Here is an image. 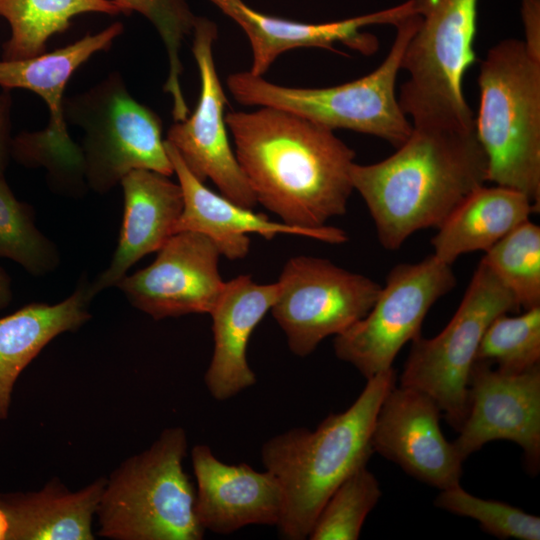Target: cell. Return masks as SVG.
Instances as JSON below:
<instances>
[{"instance_id": "24", "label": "cell", "mask_w": 540, "mask_h": 540, "mask_svg": "<svg viewBox=\"0 0 540 540\" xmlns=\"http://www.w3.org/2000/svg\"><path fill=\"white\" fill-rule=\"evenodd\" d=\"M535 213L529 198L503 186H482L470 193L437 228L433 255L451 265L459 256L486 252Z\"/></svg>"}, {"instance_id": "6", "label": "cell", "mask_w": 540, "mask_h": 540, "mask_svg": "<svg viewBox=\"0 0 540 540\" xmlns=\"http://www.w3.org/2000/svg\"><path fill=\"white\" fill-rule=\"evenodd\" d=\"M420 19L421 15H414L397 24L395 39L382 63L354 81L324 88H299L242 71L228 75L227 89L241 105L287 110L333 131L348 129L377 136L397 148L409 137L412 125L396 97V79Z\"/></svg>"}, {"instance_id": "10", "label": "cell", "mask_w": 540, "mask_h": 540, "mask_svg": "<svg viewBox=\"0 0 540 540\" xmlns=\"http://www.w3.org/2000/svg\"><path fill=\"white\" fill-rule=\"evenodd\" d=\"M124 26L114 22L96 34L37 56L0 59V87L27 89L40 96L49 110L42 131L21 132L12 139L11 157L26 167H45L57 185H78L84 179L80 146L74 143L64 115V90L73 73L94 54L108 50Z\"/></svg>"}, {"instance_id": "27", "label": "cell", "mask_w": 540, "mask_h": 540, "mask_svg": "<svg viewBox=\"0 0 540 540\" xmlns=\"http://www.w3.org/2000/svg\"><path fill=\"white\" fill-rule=\"evenodd\" d=\"M0 258H8L34 276L53 271L59 255L36 227L32 207L19 201L0 176Z\"/></svg>"}, {"instance_id": "12", "label": "cell", "mask_w": 540, "mask_h": 540, "mask_svg": "<svg viewBox=\"0 0 540 540\" xmlns=\"http://www.w3.org/2000/svg\"><path fill=\"white\" fill-rule=\"evenodd\" d=\"M270 309L290 351L310 355L327 337L344 332L375 303L381 285L328 259L298 255L286 261Z\"/></svg>"}, {"instance_id": "7", "label": "cell", "mask_w": 540, "mask_h": 540, "mask_svg": "<svg viewBox=\"0 0 540 540\" xmlns=\"http://www.w3.org/2000/svg\"><path fill=\"white\" fill-rule=\"evenodd\" d=\"M64 115L84 132V179L95 192H108L133 170L174 174L160 117L129 93L118 73L64 99Z\"/></svg>"}, {"instance_id": "34", "label": "cell", "mask_w": 540, "mask_h": 540, "mask_svg": "<svg viewBox=\"0 0 540 540\" xmlns=\"http://www.w3.org/2000/svg\"><path fill=\"white\" fill-rule=\"evenodd\" d=\"M12 286L8 274L0 267V310L6 308L12 300Z\"/></svg>"}, {"instance_id": "5", "label": "cell", "mask_w": 540, "mask_h": 540, "mask_svg": "<svg viewBox=\"0 0 540 540\" xmlns=\"http://www.w3.org/2000/svg\"><path fill=\"white\" fill-rule=\"evenodd\" d=\"M187 436L165 429L113 472L98 504L100 536L116 540H200L195 490L183 468Z\"/></svg>"}, {"instance_id": "8", "label": "cell", "mask_w": 540, "mask_h": 540, "mask_svg": "<svg viewBox=\"0 0 540 540\" xmlns=\"http://www.w3.org/2000/svg\"><path fill=\"white\" fill-rule=\"evenodd\" d=\"M477 4L478 0H428L401 64L409 79L398 101L413 124H475L462 83L475 61Z\"/></svg>"}, {"instance_id": "14", "label": "cell", "mask_w": 540, "mask_h": 540, "mask_svg": "<svg viewBox=\"0 0 540 540\" xmlns=\"http://www.w3.org/2000/svg\"><path fill=\"white\" fill-rule=\"evenodd\" d=\"M453 442L459 456L495 440L518 444L529 473L540 467V368L521 373L492 369L475 361L468 383V412Z\"/></svg>"}, {"instance_id": "29", "label": "cell", "mask_w": 540, "mask_h": 540, "mask_svg": "<svg viewBox=\"0 0 540 540\" xmlns=\"http://www.w3.org/2000/svg\"><path fill=\"white\" fill-rule=\"evenodd\" d=\"M476 361L496 364L506 373H521L540 362V306L521 315L497 316L480 341Z\"/></svg>"}, {"instance_id": "22", "label": "cell", "mask_w": 540, "mask_h": 540, "mask_svg": "<svg viewBox=\"0 0 540 540\" xmlns=\"http://www.w3.org/2000/svg\"><path fill=\"white\" fill-rule=\"evenodd\" d=\"M95 295L82 279L65 300L31 303L0 318V420L8 416L14 384L26 366L56 336L75 331L91 317Z\"/></svg>"}, {"instance_id": "9", "label": "cell", "mask_w": 540, "mask_h": 540, "mask_svg": "<svg viewBox=\"0 0 540 540\" xmlns=\"http://www.w3.org/2000/svg\"><path fill=\"white\" fill-rule=\"evenodd\" d=\"M512 293L480 261L447 326L412 341L401 385L428 394L457 431L468 412V383L480 341L499 315L519 310Z\"/></svg>"}, {"instance_id": "26", "label": "cell", "mask_w": 540, "mask_h": 540, "mask_svg": "<svg viewBox=\"0 0 540 540\" xmlns=\"http://www.w3.org/2000/svg\"><path fill=\"white\" fill-rule=\"evenodd\" d=\"M481 261L512 293L519 308L540 306V227L527 220L489 248Z\"/></svg>"}, {"instance_id": "31", "label": "cell", "mask_w": 540, "mask_h": 540, "mask_svg": "<svg viewBox=\"0 0 540 540\" xmlns=\"http://www.w3.org/2000/svg\"><path fill=\"white\" fill-rule=\"evenodd\" d=\"M435 505L476 520L485 532L501 539H540L538 516L504 502L478 498L465 491L460 484L441 490Z\"/></svg>"}, {"instance_id": "2", "label": "cell", "mask_w": 540, "mask_h": 540, "mask_svg": "<svg viewBox=\"0 0 540 540\" xmlns=\"http://www.w3.org/2000/svg\"><path fill=\"white\" fill-rule=\"evenodd\" d=\"M487 157L475 124L418 123L386 159L354 163L353 189L363 198L378 240L396 250L415 232L438 228L487 182Z\"/></svg>"}, {"instance_id": "13", "label": "cell", "mask_w": 540, "mask_h": 540, "mask_svg": "<svg viewBox=\"0 0 540 540\" xmlns=\"http://www.w3.org/2000/svg\"><path fill=\"white\" fill-rule=\"evenodd\" d=\"M191 36L192 53L200 77L199 100L193 113L170 126L165 140L176 149L197 179L211 180L221 195L253 209L257 204L256 197L228 136L224 115L227 97L213 56L217 25L209 18L197 16Z\"/></svg>"}, {"instance_id": "3", "label": "cell", "mask_w": 540, "mask_h": 540, "mask_svg": "<svg viewBox=\"0 0 540 540\" xmlns=\"http://www.w3.org/2000/svg\"><path fill=\"white\" fill-rule=\"evenodd\" d=\"M395 383L396 372L391 367L367 379L350 407L328 415L315 430L292 428L262 444L261 461L283 494L276 527L284 539H308L331 494L349 475L366 466L373 453L371 438L379 408Z\"/></svg>"}, {"instance_id": "1", "label": "cell", "mask_w": 540, "mask_h": 540, "mask_svg": "<svg viewBox=\"0 0 540 540\" xmlns=\"http://www.w3.org/2000/svg\"><path fill=\"white\" fill-rule=\"evenodd\" d=\"M225 120L257 203L281 222L320 229L346 213L355 152L333 130L269 106Z\"/></svg>"}, {"instance_id": "4", "label": "cell", "mask_w": 540, "mask_h": 540, "mask_svg": "<svg viewBox=\"0 0 540 540\" xmlns=\"http://www.w3.org/2000/svg\"><path fill=\"white\" fill-rule=\"evenodd\" d=\"M475 129L487 181L525 194L540 211V61L523 41L494 45L481 62Z\"/></svg>"}, {"instance_id": "16", "label": "cell", "mask_w": 540, "mask_h": 540, "mask_svg": "<svg viewBox=\"0 0 540 540\" xmlns=\"http://www.w3.org/2000/svg\"><path fill=\"white\" fill-rule=\"evenodd\" d=\"M234 21L246 34L252 54L248 70L263 76L283 53L296 48H323L336 51L344 44L364 55L378 50V39L362 29L371 25H394L421 15L427 0H407L377 12L326 23H304L271 16L249 6L243 0H208Z\"/></svg>"}, {"instance_id": "20", "label": "cell", "mask_w": 540, "mask_h": 540, "mask_svg": "<svg viewBox=\"0 0 540 540\" xmlns=\"http://www.w3.org/2000/svg\"><path fill=\"white\" fill-rule=\"evenodd\" d=\"M277 283L259 284L249 275L225 282L210 312L213 353L204 375L205 386L217 401H225L256 384L247 360L249 339L271 309Z\"/></svg>"}, {"instance_id": "18", "label": "cell", "mask_w": 540, "mask_h": 540, "mask_svg": "<svg viewBox=\"0 0 540 540\" xmlns=\"http://www.w3.org/2000/svg\"><path fill=\"white\" fill-rule=\"evenodd\" d=\"M191 460L197 483L195 514L204 530L228 535L248 525L278 524L283 494L269 471L224 463L205 444L192 448Z\"/></svg>"}, {"instance_id": "19", "label": "cell", "mask_w": 540, "mask_h": 540, "mask_svg": "<svg viewBox=\"0 0 540 540\" xmlns=\"http://www.w3.org/2000/svg\"><path fill=\"white\" fill-rule=\"evenodd\" d=\"M165 148L174 174L183 193V211L175 233L193 231L210 238L221 255L229 260L245 258L250 250L249 234H258L271 240L280 234L313 238L329 244L348 240L347 233L338 227L304 229L275 222L261 213L238 205L223 195L211 191L185 166L176 149L165 140Z\"/></svg>"}, {"instance_id": "35", "label": "cell", "mask_w": 540, "mask_h": 540, "mask_svg": "<svg viewBox=\"0 0 540 540\" xmlns=\"http://www.w3.org/2000/svg\"><path fill=\"white\" fill-rule=\"evenodd\" d=\"M8 528H9V525H8L7 517L0 506V540H6Z\"/></svg>"}, {"instance_id": "32", "label": "cell", "mask_w": 540, "mask_h": 540, "mask_svg": "<svg viewBox=\"0 0 540 540\" xmlns=\"http://www.w3.org/2000/svg\"><path fill=\"white\" fill-rule=\"evenodd\" d=\"M521 18L524 25V46L528 54L540 61V0H522Z\"/></svg>"}, {"instance_id": "21", "label": "cell", "mask_w": 540, "mask_h": 540, "mask_svg": "<svg viewBox=\"0 0 540 540\" xmlns=\"http://www.w3.org/2000/svg\"><path fill=\"white\" fill-rule=\"evenodd\" d=\"M124 212L117 248L108 268L91 283L94 295L117 286L138 260L157 252L175 234L183 211L179 183L161 173L138 169L120 182Z\"/></svg>"}, {"instance_id": "11", "label": "cell", "mask_w": 540, "mask_h": 540, "mask_svg": "<svg viewBox=\"0 0 540 540\" xmlns=\"http://www.w3.org/2000/svg\"><path fill=\"white\" fill-rule=\"evenodd\" d=\"M456 281L451 265L433 254L420 262L396 265L370 311L335 336V355L366 379L391 368L402 347L421 335L429 309Z\"/></svg>"}, {"instance_id": "17", "label": "cell", "mask_w": 540, "mask_h": 540, "mask_svg": "<svg viewBox=\"0 0 540 540\" xmlns=\"http://www.w3.org/2000/svg\"><path fill=\"white\" fill-rule=\"evenodd\" d=\"M440 412L428 394L395 385L379 408L371 445L407 474L443 490L460 484L464 460L444 437Z\"/></svg>"}, {"instance_id": "30", "label": "cell", "mask_w": 540, "mask_h": 540, "mask_svg": "<svg viewBox=\"0 0 540 540\" xmlns=\"http://www.w3.org/2000/svg\"><path fill=\"white\" fill-rule=\"evenodd\" d=\"M129 15L137 12L149 20L159 33L167 54L168 76L163 90L172 98V107L182 109L186 100L181 88L183 63L181 48L185 39L192 35L197 16L188 0H113Z\"/></svg>"}, {"instance_id": "33", "label": "cell", "mask_w": 540, "mask_h": 540, "mask_svg": "<svg viewBox=\"0 0 540 540\" xmlns=\"http://www.w3.org/2000/svg\"><path fill=\"white\" fill-rule=\"evenodd\" d=\"M11 111V92L3 89L0 93V176H4L11 158Z\"/></svg>"}, {"instance_id": "23", "label": "cell", "mask_w": 540, "mask_h": 540, "mask_svg": "<svg viewBox=\"0 0 540 540\" xmlns=\"http://www.w3.org/2000/svg\"><path fill=\"white\" fill-rule=\"evenodd\" d=\"M106 480L98 479L77 492L50 481L37 492L0 497L8 520V540H92L96 514Z\"/></svg>"}, {"instance_id": "25", "label": "cell", "mask_w": 540, "mask_h": 540, "mask_svg": "<svg viewBox=\"0 0 540 540\" xmlns=\"http://www.w3.org/2000/svg\"><path fill=\"white\" fill-rule=\"evenodd\" d=\"M123 14L113 0H0V17L10 27L2 59L21 60L46 52L49 38L69 29L80 14Z\"/></svg>"}, {"instance_id": "15", "label": "cell", "mask_w": 540, "mask_h": 540, "mask_svg": "<svg viewBox=\"0 0 540 540\" xmlns=\"http://www.w3.org/2000/svg\"><path fill=\"white\" fill-rule=\"evenodd\" d=\"M220 252L207 236L181 231L172 235L146 268L124 276L117 287L135 308L155 320L210 314L225 282Z\"/></svg>"}, {"instance_id": "28", "label": "cell", "mask_w": 540, "mask_h": 540, "mask_svg": "<svg viewBox=\"0 0 540 540\" xmlns=\"http://www.w3.org/2000/svg\"><path fill=\"white\" fill-rule=\"evenodd\" d=\"M381 497L376 477L366 466L349 475L321 508L310 540H356L367 515Z\"/></svg>"}]
</instances>
